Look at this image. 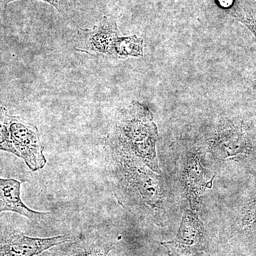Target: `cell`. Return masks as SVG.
Segmentation results:
<instances>
[{"instance_id": "cell-12", "label": "cell", "mask_w": 256, "mask_h": 256, "mask_svg": "<svg viewBox=\"0 0 256 256\" xmlns=\"http://www.w3.org/2000/svg\"><path fill=\"white\" fill-rule=\"evenodd\" d=\"M4 1L5 5H6L10 2L16 1V0H4ZM41 1L46 2L48 4L52 5L56 9L60 11V0H41Z\"/></svg>"}, {"instance_id": "cell-13", "label": "cell", "mask_w": 256, "mask_h": 256, "mask_svg": "<svg viewBox=\"0 0 256 256\" xmlns=\"http://www.w3.org/2000/svg\"><path fill=\"white\" fill-rule=\"evenodd\" d=\"M252 1L256 2V0H252Z\"/></svg>"}, {"instance_id": "cell-7", "label": "cell", "mask_w": 256, "mask_h": 256, "mask_svg": "<svg viewBox=\"0 0 256 256\" xmlns=\"http://www.w3.org/2000/svg\"><path fill=\"white\" fill-rule=\"evenodd\" d=\"M143 56V40L136 35L120 36L114 42L107 56L116 60H124L128 57H140Z\"/></svg>"}, {"instance_id": "cell-8", "label": "cell", "mask_w": 256, "mask_h": 256, "mask_svg": "<svg viewBox=\"0 0 256 256\" xmlns=\"http://www.w3.org/2000/svg\"><path fill=\"white\" fill-rule=\"evenodd\" d=\"M228 14L246 26L256 37V2L252 0H235Z\"/></svg>"}, {"instance_id": "cell-3", "label": "cell", "mask_w": 256, "mask_h": 256, "mask_svg": "<svg viewBox=\"0 0 256 256\" xmlns=\"http://www.w3.org/2000/svg\"><path fill=\"white\" fill-rule=\"evenodd\" d=\"M72 240L68 235L36 238L18 230H6L0 233V256H35Z\"/></svg>"}, {"instance_id": "cell-5", "label": "cell", "mask_w": 256, "mask_h": 256, "mask_svg": "<svg viewBox=\"0 0 256 256\" xmlns=\"http://www.w3.org/2000/svg\"><path fill=\"white\" fill-rule=\"evenodd\" d=\"M79 32L82 48L78 50L90 54L107 56L111 45L120 36L117 22L110 15L104 16L92 30H80Z\"/></svg>"}, {"instance_id": "cell-11", "label": "cell", "mask_w": 256, "mask_h": 256, "mask_svg": "<svg viewBox=\"0 0 256 256\" xmlns=\"http://www.w3.org/2000/svg\"><path fill=\"white\" fill-rule=\"evenodd\" d=\"M217 5L224 10H228L233 6L235 0H215Z\"/></svg>"}, {"instance_id": "cell-10", "label": "cell", "mask_w": 256, "mask_h": 256, "mask_svg": "<svg viewBox=\"0 0 256 256\" xmlns=\"http://www.w3.org/2000/svg\"><path fill=\"white\" fill-rule=\"evenodd\" d=\"M112 248L109 244H92L79 248L70 256H107Z\"/></svg>"}, {"instance_id": "cell-2", "label": "cell", "mask_w": 256, "mask_h": 256, "mask_svg": "<svg viewBox=\"0 0 256 256\" xmlns=\"http://www.w3.org/2000/svg\"><path fill=\"white\" fill-rule=\"evenodd\" d=\"M10 137L18 158H22L32 171L43 169L46 164L38 128L24 120L11 116Z\"/></svg>"}, {"instance_id": "cell-14", "label": "cell", "mask_w": 256, "mask_h": 256, "mask_svg": "<svg viewBox=\"0 0 256 256\" xmlns=\"http://www.w3.org/2000/svg\"><path fill=\"white\" fill-rule=\"evenodd\" d=\"M210 256L204 255V256Z\"/></svg>"}, {"instance_id": "cell-1", "label": "cell", "mask_w": 256, "mask_h": 256, "mask_svg": "<svg viewBox=\"0 0 256 256\" xmlns=\"http://www.w3.org/2000/svg\"><path fill=\"white\" fill-rule=\"evenodd\" d=\"M158 129L152 114L144 104L133 101L121 111L105 144L131 153L158 172L156 146Z\"/></svg>"}, {"instance_id": "cell-9", "label": "cell", "mask_w": 256, "mask_h": 256, "mask_svg": "<svg viewBox=\"0 0 256 256\" xmlns=\"http://www.w3.org/2000/svg\"><path fill=\"white\" fill-rule=\"evenodd\" d=\"M11 116L4 107H0V150L8 152L18 156L10 137V124Z\"/></svg>"}, {"instance_id": "cell-4", "label": "cell", "mask_w": 256, "mask_h": 256, "mask_svg": "<svg viewBox=\"0 0 256 256\" xmlns=\"http://www.w3.org/2000/svg\"><path fill=\"white\" fill-rule=\"evenodd\" d=\"M204 239L203 224L196 214L188 210L184 215L176 238L161 242L170 256H190L197 252Z\"/></svg>"}, {"instance_id": "cell-6", "label": "cell", "mask_w": 256, "mask_h": 256, "mask_svg": "<svg viewBox=\"0 0 256 256\" xmlns=\"http://www.w3.org/2000/svg\"><path fill=\"white\" fill-rule=\"evenodd\" d=\"M22 184V182L14 178H0V214L14 212L32 222H40L50 212H36L24 203L21 197Z\"/></svg>"}]
</instances>
